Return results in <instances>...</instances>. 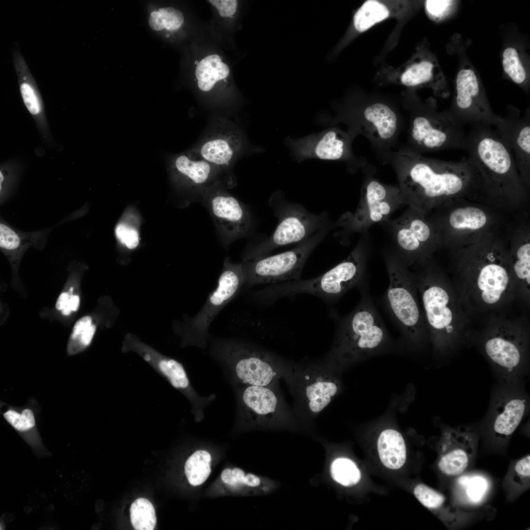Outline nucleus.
<instances>
[{
	"label": "nucleus",
	"mask_w": 530,
	"mask_h": 530,
	"mask_svg": "<svg viewBox=\"0 0 530 530\" xmlns=\"http://www.w3.org/2000/svg\"><path fill=\"white\" fill-rule=\"evenodd\" d=\"M515 471L520 476L523 477H530V455L519 460L515 466Z\"/></svg>",
	"instance_id": "nucleus-48"
},
{
	"label": "nucleus",
	"mask_w": 530,
	"mask_h": 530,
	"mask_svg": "<svg viewBox=\"0 0 530 530\" xmlns=\"http://www.w3.org/2000/svg\"><path fill=\"white\" fill-rule=\"evenodd\" d=\"M210 163L205 160H193L185 155L178 157L175 160L178 172L199 186L207 184L213 176L212 168Z\"/></svg>",
	"instance_id": "nucleus-33"
},
{
	"label": "nucleus",
	"mask_w": 530,
	"mask_h": 530,
	"mask_svg": "<svg viewBox=\"0 0 530 530\" xmlns=\"http://www.w3.org/2000/svg\"><path fill=\"white\" fill-rule=\"evenodd\" d=\"M336 371L322 359L296 365L287 383L294 398L293 410L297 418H314L331 402L340 390Z\"/></svg>",
	"instance_id": "nucleus-13"
},
{
	"label": "nucleus",
	"mask_w": 530,
	"mask_h": 530,
	"mask_svg": "<svg viewBox=\"0 0 530 530\" xmlns=\"http://www.w3.org/2000/svg\"><path fill=\"white\" fill-rule=\"evenodd\" d=\"M209 1L217 9L219 15L223 17H231L238 6L236 0H209Z\"/></svg>",
	"instance_id": "nucleus-46"
},
{
	"label": "nucleus",
	"mask_w": 530,
	"mask_h": 530,
	"mask_svg": "<svg viewBox=\"0 0 530 530\" xmlns=\"http://www.w3.org/2000/svg\"><path fill=\"white\" fill-rule=\"evenodd\" d=\"M366 124L370 126L380 138L387 140L392 137L397 129V116L387 105L381 103L366 107L363 114Z\"/></svg>",
	"instance_id": "nucleus-30"
},
{
	"label": "nucleus",
	"mask_w": 530,
	"mask_h": 530,
	"mask_svg": "<svg viewBox=\"0 0 530 530\" xmlns=\"http://www.w3.org/2000/svg\"><path fill=\"white\" fill-rule=\"evenodd\" d=\"M445 441L449 450L441 458L438 467L444 474L456 476L468 465L469 452L474 445V436L467 431L451 429L445 434Z\"/></svg>",
	"instance_id": "nucleus-25"
},
{
	"label": "nucleus",
	"mask_w": 530,
	"mask_h": 530,
	"mask_svg": "<svg viewBox=\"0 0 530 530\" xmlns=\"http://www.w3.org/2000/svg\"><path fill=\"white\" fill-rule=\"evenodd\" d=\"M92 323V318L91 316H86L80 318L75 323L71 335H80Z\"/></svg>",
	"instance_id": "nucleus-49"
},
{
	"label": "nucleus",
	"mask_w": 530,
	"mask_h": 530,
	"mask_svg": "<svg viewBox=\"0 0 530 530\" xmlns=\"http://www.w3.org/2000/svg\"><path fill=\"white\" fill-rule=\"evenodd\" d=\"M244 286L242 262H232L226 257L217 287L211 292L203 307L192 318L176 322L174 329L181 338L183 347L194 346L205 349L211 334L209 329L218 313L239 292Z\"/></svg>",
	"instance_id": "nucleus-11"
},
{
	"label": "nucleus",
	"mask_w": 530,
	"mask_h": 530,
	"mask_svg": "<svg viewBox=\"0 0 530 530\" xmlns=\"http://www.w3.org/2000/svg\"><path fill=\"white\" fill-rule=\"evenodd\" d=\"M117 238L129 249H133L138 244L139 238L137 231L125 224H119L115 229Z\"/></svg>",
	"instance_id": "nucleus-45"
},
{
	"label": "nucleus",
	"mask_w": 530,
	"mask_h": 530,
	"mask_svg": "<svg viewBox=\"0 0 530 530\" xmlns=\"http://www.w3.org/2000/svg\"><path fill=\"white\" fill-rule=\"evenodd\" d=\"M68 303L70 306L72 311L76 312L78 310L80 304V298L78 295H72L70 296Z\"/></svg>",
	"instance_id": "nucleus-52"
},
{
	"label": "nucleus",
	"mask_w": 530,
	"mask_h": 530,
	"mask_svg": "<svg viewBox=\"0 0 530 530\" xmlns=\"http://www.w3.org/2000/svg\"><path fill=\"white\" fill-rule=\"evenodd\" d=\"M229 73V66L222 61L218 55H208L202 59L196 68L198 87L202 91H209L217 81L227 78Z\"/></svg>",
	"instance_id": "nucleus-31"
},
{
	"label": "nucleus",
	"mask_w": 530,
	"mask_h": 530,
	"mask_svg": "<svg viewBox=\"0 0 530 530\" xmlns=\"http://www.w3.org/2000/svg\"><path fill=\"white\" fill-rule=\"evenodd\" d=\"M377 449L380 461L391 470L400 468L405 463L406 449L402 435L393 429L381 432L377 440Z\"/></svg>",
	"instance_id": "nucleus-29"
},
{
	"label": "nucleus",
	"mask_w": 530,
	"mask_h": 530,
	"mask_svg": "<svg viewBox=\"0 0 530 530\" xmlns=\"http://www.w3.org/2000/svg\"><path fill=\"white\" fill-rule=\"evenodd\" d=\"M53 228L37 231H21L13 227L4 220L0 222V247L1 250L18 257L30 246L43 247Z\"/></svg>",
	"instance_id": "nucleus-26"
},
{
	"label": "nucleus",
	"mask_w": 530,
	"mask_h": 530,
	"mask_svg": "<svg viewBox=\"0 0 530 530\" xmlns=\"http://www.w3.org/2000/svg\"><path fill=\"white\" fill-rule=\"evenodd\" d=\"M414 275L428 338L438 354H448L470 335L471 318L463 308L453 284L443 274L427 266Z\"/></svg>",
	"instance_id": "nucleus-3"
},
{
	"label": "nucleus",
	"mask_w": 530,
	"mask_h": 530,
	"mask_svg": "<svg viewBox=\"0 0 530 530\" xmlns=\"http://www.w3.org/2000/svg\"><path fill=\"white\" fill-rule=\"evenodd\" d=\"M472 125L466 134L465 149L481 171L488 188L509 193L521 191L523 182L508 145L491 126Z\"/></svg>",
	"instance_id": "nucleus-9"
},
{
	"label": "nucleus",
	"mask_w": 530,
	"mask_h": 530,
	"mask_svg": "<svg viewBox=\"0 0 530 530\" xmlns=\"http://www.w3.org/2000/svg\"><path fill=\"white\" fill-rule=\"evenodd\" d=\"M404 203L399 188L371 181L363 187L355 212L342 215L335 224L341 227L346 233L363 231L371 225L386 219Z\"/></svg>",
	"instance_id": "nucleus-16"
},
{
	"label": "nucleus",
	"mask_w": 530,
	"mask_h": 530,
	"mask_svg": "<svg viewBox=\"0 0 530 530\" xmlns=\"http://www.w3.org/2000/svg\"><path fill=\"white\" fill-rule=\"evenodd\" d=\"M6 420L16 429L25 431L33 427L35 424L33 413L26 408L21 413L14 410H8L3 414Z\"/></svg>",
	"instance_id": "nucleus-41"
},
{
	"label": "nucleus",
	"mask_w": 530,
	"mask_h": 530,
	"mask_svg": "<svg viewBox=\"0 0 530 530\" xmlns=\"http://www.w3.org/2000/svg\"><path fill=\"white\" fill-rule=\"evenodd\" d=\"M449 220L450 225L454 229L476 230L486 224L487 217L480 209L467 207L454 210L450 214Z\"/></svg>",
	"instance_id": "nucleus-36"
},
{
	"label": "nucleus",
	"mask_w": 530,
	"mask_h": 530,
	"mask_svg": "<svg viewBox=\"0 0 530 530\" xmlns=\"http://www.w3.org/2000/svg\"><path fill=\"white\" fill-rule=\"evenodd\" d=\"M73 290H74V288L73 287H71L69 289V291H68V292L69 294L70 295V296L73 295Z\"/></svg>",
	"instance_id": "nucleus-55"
},
{
	"label": "nucleus",
	"mask_w": 530,
	"mask_h": 530,
	"mask_svg": "<svg viewBox=\"0 0 530 530\" xmlns=\"http://www.w3.org/2000/svg\"><path fill=\"white\" fill-rule=\"evenodd\" d=\"M351 140L348 133L330 128L299 138L288 137L286 143L297 162L310 159L338 160L350 156Z\"/></svg>",
	"instance_id": "nucleus-21"
},
{
	"label": "nucleus",
	"mask_w": 530,
	"mask_h": 530,
	"mask_svg": "<svg viewBox=\"0 0 530 530\" xmlns=\"http://www.w3.org/2000/svg\"><path fill=\"white\" fill-rule=\"evenodd\" d=\"M333 479L345 487L353 486L361 479V473L356 464L351 459L339 457L334 459L330 466Z\"/></svg>",
	"instance_id": "nucleus-38"
},
{
	"label": "nucleus",
	"mask_w": 530,
	"mask_h": 530,
	"mask_svg": "<svg viewBox=\"0 0 530 530\" xmlns=\"http://www.w3.org/2000/svg\"><path fill=\"white\" fill-rule=\"evenodd\" d=\"M158 11L161 15L164 27L167 30L177 29L184 23V19L183 14L174 8H161Z\"/></svg>",
	"instance_id": "nucleus-43"
},
{
	"label": "nucleus",
	"mask_w": 530,
	"mask_h": 530,
	"mask_svg": "<svg viewBox=\"0 0 530 530\" xmlns=\"http://www.w3.org/2000/svg\"><path fill=\"white\" fill-rule=\"evenodd\" d=\"M503 65L504 71L515 83L520 84L525 80L526 72L515 49L508 48L504 51Z\"/></svg>",
	"instance_id": "nucleus-40"
},
{
	"label": "nucleus",
	"mask_w": 530,
	"mask_h": 530,
	"mask_svg": "<svg viewBox=\"0 0 530 530\" xmlns=\"http://www.w3.org/2000/svg\"><path fill=\"white\" fill-rule=\"evenodd\" d=\"M360 299L349 314L338 318L331 347L322 360L338 370L391 347V338L369 292L359 290Z\"/></svg>",
	"instance_id": "nucleus-4"
},
{
	"label": "nucleus",
	"mask_w": 530,
	"mask_h": 530,
	"mask_svg": "<svg viewBox=\"0 0 530 530\" xmlns=\"http://www.w3.org/2000/svg\"><path fill=\"white\" fill-rule=\"evenodd\" d=\"M212 461L211 452L204 448L189 456L185 462L184 472L190 485L199 486L206 481L212 471Z\"/></svg>",
	"instance_id": "nucleus-32"
},
{
	"label": "nucleus",
	"mask_w": 530,
	"mask_h": 530,
	"mask_svg": "<svg viewBox=\"0 0 530 530\" xmlns=\"http://www.w3.org/2000/svg\"><path fill=\"white\" fill-rule=\"evenodd\" d=\"M268 204L277 219V227L269 237L247 249L243 261L264 257L277 248L299 243L332 224L327 212L312 213L302 205L287 200L281 191L273 194Z\"/></svg>",
	"instance_id": "nucleus-10"
},
{
	"label": "nucleus",
	"mask_w": 530,
	"mask_h": 530,
	"mask_svg": "<svg viewBox=\"0 0 530 530\" xmlns=\"http://www.w3.org/2000/svg\"><path fill=\"white\" fill-rule=\"evenodd\" d=\"M203 201L225 246L250 231L252 223L251 214L235 197L222 191H206L203 195Z\"/></svg>",
	"instance_id": "nucleus-18"
},
{
	"label": "nucleus",
	"mask_w": 530,
	"mask_h": 530,
	"mask_svg": "<svg viewBox=\"0 0 530 530\" xmlns=\"http://www.w3.org/2000/svg\"><path fill=\"white\" fill-rule=\"evenodd\" d=\"M399 171L404 203L424 212L446 198L486 189L481 171L470 157L445 161L418 154L405 155Z\"/></svg>",
	"instance_id": "nucleus-1"
},
{
	"label": "nucleus",
	"mask_w": 530,
	"mask_h": 530,
	"mask_svg": "<svg viewBox=\"0 0 530 530\" xmlns=\"http://www.w3.org/2000/svg\"><path fill=\"white\" fill-rule=\"evenodd\" d=\"M472 259L452 283L463 308L471 318L504 314L516 302L510 257L490 252Z\"/></svg>",
	"instance_id": "nucleus-2"
},
{
	"label": "nucleus",
	"mask_w": 530,
	"mask_h": 530,
	"mask_svg": "<svg viewBox=\"0 0 530 530\" xmlns=\"http://www.w3.org/2000/svg\"><path fill=\"white\" fill-rule=\"evenodd\" d=\"M333 227L331 224L321 229L291 250L241 262L244 286L271 285L301 279L308 257Z\"/></svg>",
	"instance_id": "nucleus-14"
},
{
	"label": "nucleus",
	"mask_w": 530,
	"mask_h": 530,
	"mask_svg": "<svg viewBox=\"0 0 530 530\" xmlns=\"http://www.w3.org/2000/svg\"><path fill=\"white\" fill-rule=\"evenodd\" d=\"M13 58L24 103L32 115L39 116L44 111L42 100L34 79L16 45L13 50Z\"/></svg>",
	"instance_id": "nucleus-27"
},
{
	"label": "nucleus",
	"mask_w": 530,
	"mask_h": 530,
	"mask_svg": "<svg viewBox=\"0 0 530 530\" xmlns=\"http://www.w3.org/2000/svg\"><path fill=\"white\" fill-rule=\"evenodd\" d=\"M149 24L153 29L156 31L164 28L161 15L158 11H154L151 13Z\"/></svg>",
	"instance_id": "nucleus-50"
},
{
	"label": "nucleus",
	"mask_w": 530,
	"mask_h": 530,
	"mask_svg": "<svg viewBox=\"0 0 530 530\" xmlns=\"http://www.w3.org/2000/svg\"><path fill=\"white\" fill-rule=\"evenodd\" d=\"M386 263L389 284L383 304L404 337L413 345H420L429 338L414 275L399 256L388 255Z\"/></svg>",
	"instance_id": "nucleus-8"
},
{
	"label": "nucleus",
	"mask_w": 530,
	"mask_h": 530,
	"mask_svg": "<svg viewBox=\"0 0 530 530\" xmlns=\"http://www.w3.org/2000/svg\"><path fill=\"white\" fill-rule=\"evenodd\" d=\"M123 353L132 352L143 359L156 372L188 400L191 412L196 421L204 418L205 408L215 398V395L200 396L193 387L186 370L178 360L161 353L143 342L137 336L127 333L122 342Z\"/></svg>",
	"instance_id": "nucleus-15"
},
{
	"label": "nucleus",
	"mask_w": 530,
	"mask_h": 530,
	"mask_svg": "<svg viewBox=\"0 0 530 530\" xmlns=\"http://www.w3.org/2000/svg\"><path fill=\"white\" fill-rule=\"evenodd\" d=\"M389 15L387 8L376 0L365 1L354 16V25L359 32H363Z\"/></svg>",
	"instance_id": "nucleus-35"
},
{
	"label": "nucleus",
	"mask_w": 530,
	"mask_h": 530,
	"mask_svg": "<svg viewBox=\"0 0 530 530\" xmlns=\"http://www.w3.org/2000/svg\"><path fill=\"white\" fill-rule=\"evenodd\" d=\"M395 234L399 257L407 266L424 259L423 246L431 236L430 226L424 220L410 214L405 215L397 222Z\"/></svg>",
	"instance_id": "nucleus-23"
},
{
	"label": "nucleus",
	"mask_w": 530,
	"mask_h": 530,
	"mask_svg": "<svg viewBox=\"0 0 530 530\" xmlns=\"http://www.w3.org/2000/svg\"><path fill=\"white\" fill-rule=\"evenodd\" d=\"M68 292H63L59 296L55 304L58 310H62L68 304L70 298Z\"/></svg>",
	"instance_id": "nucleus-51"
},
{
	"label": "nucleus",
	"mask_w": 530,
	"mask_h": 530,
	"mask_svg": "<svg viewBox=\"0 0 530 530\" xmlns=\"http://www.w3.org/2000/svg\"><path fill=\"white\" fill-rule=\"evenodd\" d=\"M487 488V483L484 478L480 476L471 477L466 487L467 494L472 502L478 503L483 497Z\"/></svg>",
	"instance_id": "nucleus-44"
},
{
	"label": "nucleus",
	"mask_w": 530,
	"mask_h": 530,
	"mask_svg": "<svg viewBox=\"0 0 530 530\" xmlns=\"http://www.w3.org/2000/svg\"><path fill=\"white\" fill-rule=\"evenodd\" d=\"M480 347L501 380L521 381L528 370L530 337L524 318H489L479 337Z\"/></svg>",
	"instance_id": "nucleus-7"
},
{
	"label": "nucleus",
	"mask_w": 530,
	"mask_h": 530,
	"mask_svg": "<svg viewBox=\"0 0 530 530\" xmlns=\"http://www.w3.org/2000/svg\"><path fill=\"white\" fill-rule=\"evenodd\" d=\"M267 480L238 467H228L208 488V496L251 495L267 492L270 489Z\"/></svg>",
	"instance_id": "nucleus-24"
},
{
	"label": "nucleus",
	"mask_w": 530,
	"mask_h": 530,
	"mask_svg": "<svg viewBox=\"0 0 530 530\" xmlns=\"http://www.w3.org/2000/svg\"><path fill=\"white\" fill-rule=\"evenodd\" d=\"M235 152L233 143L226 138H217L205 142L201 147L200 154L209 163L218 166L227 165Z\"/></svg>",
	"instance_id": "nucleus-34"
},
{
	"label": "nucleus",
	"mask_w": 530,
	"mask_h": 530,
	"mask_svg": "<svg viewBox=\"0 0 530 530\" xmlns=\"http://www.w3.org/2000/svg\"><path fill=\"white\" fill-rule=\"evenodd\" d=\"M471 478V477L469 476L460 477L458 479V482L462 486L466 488Z\"/></svg>",
	"instance_id": "nucleus-53"
},
{
	"label": "nucleus",
	"mask_w": 530,
	"mask_h": 530,
	"mask_svg": "<svg viewBox=\"0 0 530 530\" xmlns=\"http://www.w3.org/2000/svg\"><path fill=\"white\" fill-rule=\"evenodd\" d=\"M451 2L450 0H426L425 7L431 16L440 17L444 14Z\"/></svg>",
	"instance_id": "nucleus-47"
},
{
	"label": "nucleus",
	"mask_w": 530,
	"mask_h": 530,
	"mask_svg": "<svg viewBox=\"0 0 530 530\" xmlns=\"http://www.w3.org/2000/svg\"><path fill=\"white\" fill-rule=\"evenodd\" d=\"M237 425L240 430L271 428L293 423L296 416L287 405L278 383L268 386H233Z\"/></svg>",
	"instance_id": "nucleus-12"
},
{
	"label": "nucleus",
	"mask_w": 530,
	"mask_h": 530,
	"mask_svg": "<svg viewBox=\"0 0 530 530\" xmlns=\"http://www.w3.org/2000/svg\"><path fill=\"white\" fill-rule=\"evenodd\" d=\"M414 494L423 505L428 508H438L445 500L443 495L423 484L415 487Z\"/></svg>",
	"instance_id": "nucleus-42"
},
{
	"label": "nucleus",
	"mask_w": 530,
	"mask_h": 530,
	"mask_svg": "<svg viewBox=\"0 0 530 530\" xmlns=\"http://www.w3.org/2000/svg\"><path fill=\"white\" fill-rule=\"evenodd\" d=\"M411 136L422 151L446 149H465L466 134L463 127L447 114H424L413 120Z\"/></svg>",
	"instance_id": "nucleus-19"
},
{
	"label": "nucleus",
	"mask_w": 530,
	"mask_h": 530,
	"mask_svg": "<svg viewBox=\"0 0 530 530\" xmlns=\"http://www.w3.org/2000/svg\"><path fill=\"white\" fill-rule=\"evenodd\" d=\"M130 517L132 526L136 530H153L157 523L153 505L143 498H139L132 504Z\"/></svg>",
	"instance_id": "nucleus-37"
},
{
	"label": "nucleus",
	"mask_w": 530,
	"mask_h": 530,
	"mask_svg": "<svg viewBox=\"0 0 530 530\" xmlns=\"http://www.w3.org/2000/svg\"><path fill=\"white\" fill-rule=\"evenodd\" d=\"M210 353L233 385L268 386L291 378L295 364L243 339H209Z\"/></svg>",
	"instance_id": "nucleus-5"
},
{
	"label": "nucleus",
	"mask_w": 530,
	"mask_h": 530,
	"mask_svg": "<svg viewBox=\"0 0 530 530\" xmlns=\"http://www.w3.org/2000/svg\"><path fill=\"white\" fill-rule=\"evenodd\" d=\"M366 260L367 254L358 245L345 260L319 276L269 285L254 292L253 297L259 302L270 304L284 297L306 294L326 302H335L350 290H359L368 284Z\"/></svg>",
	"instance_id": "nucleus-6"
},
{
	"label": "nucleus",
	"mask_w": 530,
	"mask_h": 530,
	"mask_svg": "<svg viewBox=\"0 0 530 530\" xmlns=\"http://www.w3.org/2000/svg\"><path fill=\"white\" fill-rule=\"evenodd\" d=\"M433 64L426 61L411 65L402 75V83L408 86H414L428 81L431 78Z\"/></svg>",
	"instance_id": "nucleus-39"
},
{
	"label": "nucleus",
	"mask_w": 530,
	"mask_h": 530,
	"mask_svg": "<svg viewBox=\"0 0 530 530\" xmlns=\"http://www.w3.org/2000/svg\"><path fill=\"white\" fill-rule=\"evenodd\" d=\"M71 311L72 310L69 303H68L66 306L61 310V313L62 315L64 316H68L69 315H70Z\"/></svg>",
	"instance_id": "nucleus-54"
},
{
	"label": "nucleus",
	"mask_w": 530,
	"mask_h": 530,
	"mask_svg": "<svg viewBox=\"0 0 530 530\" xmlns=\"http://www.w3.org/2000/svg\"><path fill=\"white\" fill-rule=\"evenodd\" d=\"M529 398L521 381L502 380L489 407L492 435L505 440L517 428L529 408Z\"/></svg>",
	"instance_id": "nucleus-17"
},
{
	"label": "nucleus",
	"mask_w": 530,
	"mask_h": 530,
	"mask_svg": "<svg viewBox=\"0 0 530 530\" xmlns=\"http://www.w3.org/2000/svg\"><path fill=\"white\" fill-rule=\"evenodd\" d=\"M511 272L514 281L516 302L524 307L530 304V243L521 245L513 257H510Z\"/></svg>",
	"instance_id": "nucleus-28"
},
{
	"label": "nucleus",
	"mask_w": 530,
	"mask_h": 530,
	"mask_svg": "<svg viewBox=\"0 0 530 530\" xmlns=\"http://www.w3.org/2000/svg\"><path fill=\"white\" fill-rule=\"evenodd\" d=\"M454 104V109L447 114L462 126L467 124L496 126L501 119L483 99L477 77L470 69H462L457 74Z\"/></svg>",
	"instance_id": "nucleus-20"
},
{
	"label": "nucleus",
	"mask_w": 530,
	"mask_h": 530,
	"mask_svg": "<svg viewBox=\"0 0 530 530\" xmlns=\"http://www.w3.org/2000/svg\"><path fill=\"white\" fill-rule=\"evenodd\" d=\"M496 132L509 147L523 183L528 184L530 168V118L517 112L501 118Z\"/></svg>",
	"instance_id": "nucleus-22"
}]
</instances>
